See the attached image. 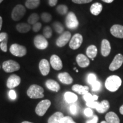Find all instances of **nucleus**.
I'll return each mask as SVG.
<instances>
[{
    "label": "nucleus",
    "instance_id": "b1692460",
    "mask_svg": "<svg viewBox=\"0 0 123 123\" xmlns=\"http://www.w3.org/2000/svg\"><path fill=\"white\" fill-rule=\"evenodd\" d=\"M64 115L61 112H56L52 115L48 120V123H59Z\"/></svg>",
    "mask_w": 123,
    "mask_h": 123
},
{
    "label": "nucleus",
    "instance_id": "c756f323",
    "mask_svg": "<svg viewBox=\"0 0 123 123\" xmlns=\"http://www.w3.org/2000/svg\"><path fill=\"white\" fill-rule=\"evenodd\" d=\"M39 19V16L36 13H33L32 14H31L29 17L27 21L29 25H34L36 24L37 22H38V20Z\"/></svg>",
    "mask_w": 123,
    "mask_h": 123
},
{
    "label": "nucleus",
    "instance_id": "c85d7f7f",
    "mask_svg": "<svg viewBox=\"0 0 123 123\" xmlns=\"http://www.w3.org/2000/svg\"><path fill=\"white\" fill-rule=\"evenodd\" d=\"M83 99L86 101V103L91 102V101H96L98 99V96L96 95H92L91 93L88 92V93L83 95Z\"/></svg>",
    "mask_w": 123,
    "mask_h": 123
},
{
    "label": "nucleus",
    "instance_id": "4468645a",
    "mask_svg": "<svg viewBox=\"0 0 123 123\" xmlns=\"http://www.w3.org/2000/svg\"><path fill=\"white\" fill-rule=\"evenodd\" d=\"M39 68L42 75L43 76H46L49 74L50 70V63L47 59H42L39 62Z\"/></svg>",
    "mask_w": 123,
    "mask_h": 123
},
{
    "label": "nucleus",
    "instance_id": "f8f14e48",
    "mask_svg": "<svg viewBox=\"0 0 123 123\" xmlns=\"http://www.w3.org/2000/svg\"><path fill=\"white\" fill-rule=\"evenodd\" d=\"M21 78L18 75L15 74L10 75L7 80L6 86L7 88L13 89L17 87L21 83Z\"/></svg>",
    "mask_w": 123,
    "mask_h": 123
},
{
    "label": "nucleus",
    "instance_id": "f704fd0d",
    "mask_svg": "<svg viewBox=\"0 0 123 123\" xmlns=\"http://www.w3.org/2000/svg\"><path fill=\"white\" fill-rule=\"evenodd\" d=\"M87 82L91 85V84H93L95 81L97 80L96 75H95V74H93V73L89 74L88 76H87Z\"/></svg>",
    "mask_w": 123,
    "mask_h": 123
},
{
    "label": "nucleus",
    "instance_id": "4d7b16f0",
    "mask_svg": "<svg viewBox=\"0 0 123 123\" xmlns=\"http://www.w3.org/2000/svg\"><path fill=\"white\" fill-rule=\"evenodd\" d=\"M0 67H1V66H0Z\"/></svg>",
    "mask_w": 123,
    "mask_h": 123
},
{
    "label": "nucleus",
    "instance_id": "1a4fd4ad",
    "mask_svg": "<svg viewBox=\"0 0 123 123\" xmlns=\"http://www.w3.org/2000/svg\"><path fill=\"white\" fill-rule=\"evenodd\" d=\"M83 41V36L80 34H75L70 39L69 46L73 50H76L79 49Z\"/></svg>",
    "mask_w": 123,
    "mask_h": 123
},
{
    "label": "nucleus",
    "instance_id": "423d86ee",
    "mask_svg": "<svg viewBox=\"0 0 123 123\" xmlns=\"http://www.w3.org/2000/svg\"><path fill=\"white\" fill-rule=\"evenodd\" d=\"M26 13V9L22 5H17L13 9L12 13V18L14 21H18L24 17Z\"/></svg>",
    "mask_w": 123,
    "mask_h": 123
},
{
    "label": "nucleus",
    "instance_id": "e433bc0d",
    "mask_svg": "<svg viewBox=\"0 0 123 123\" xmlns=\"http://www.w3.org/2000/svg\"><path fill=\"white\" fill-rule=\"evenodd\" d=\"M92 85V90L93 91H98L100 90V89L101 88V83L99 81L96 80L95 81L93 84H91Z\"/></svg>",
    "mask_w": 123,
    "mask_h": 123
},
{
    "label": "nucleus",
    "instance_id": "603ef678",
    "mask_svg": "<svg viewBox=\"0 0 123 123\" xmlns=\"http://www.w3.org/2000/svg\"><path fill=\"white\" fill-rule=\"evenodd\" d=\"M22 123H33L29 122V121H24V122H22Z\"/></svg>",
    "mask_w": 123,
    "mask_h": 123
},
{
    "label": "nucleus",
    "instance_id": "72a5a7b5",
    "mask_svg": "<svg viewBox=\"0 0 123 123\" xmlns=\"http://www.w3.org/2000/svg\"><path fill=\"white\" fill-rule=\"evenodd\" d=\"M41 18H42V21L46 23H48L50 22L52 19V16L50 14L48 13H43L41 15Z\"/></svg>",
    "mask_w": 123,
    "mask_h": 123
},
{
    "label": "nucleus",
    "instance_id": "412c9836",
    "mask_svg": "<svg viewBox=\"0 0 123 123\" xmlns=\"http://www.w3.org/2000/svg\"><path fill=\"white\" fill-rule=\"evenodd\" d=\"M106 121L108 123H120V119L115 112H110L105 116Z\"/></svg>",
    "mask_w": 123,
    "mask_h": 123
},
{
    "label": "nucleus",
    "instance_id": "9b49d317",
    "mask_svg": "<svg viewBox=\"0 0 123 123\" xmlns=\"http://www.w3.org/2000/svg\"><path fill=\"white\" fill-rule=\"evenodd\" d=\"M123 63V56L121 54H117L115 57L113 59V61L111 63L109 67L110 70L113 71L117 70L120 68V67L122 66Z\"/></svg>",
    "mask_w": 123,
    "mask_h": 123
},
{
    "label": "nucleus",
    "instance_id": "a211bd4d",
    "mask_svg": "<svg viewBox=\"0 0 123 123\" xmlns=\"http://www.w3.org/2000/svg\"><path fill=\"white\" fill-rule=\"evenodd\" d=\"M58 79L62 83L65 84H71L73 82V79L70 75L67 73H62L58 74Z\"/></svg>",
    "mask_w": 123,
    "mask_h": 123
},
{
    "label": "nucleus",
    "instance_id": "8fccbe9b",
    "mask_svg": "<svg viewBox=\"0 0 123 123\" xmlns=\"http://www.w3.org/2000/svg\"><path fill=\"white\" fill-rule=\"evenodd\" d=\"M2 18L0 16V30H1V28H2Z\"/></svg>",
    "mask_w": 123,
    "mask_h": 123
},
{
    "label": "nucleus",
    "instance_id": "c9c22d12",
    "mask_svg": "<svg viewBox=\"0 0 123 123\" xmlns=\"http://www.w3.org/2000/svg\"><path fill=\"white\" fill-rule=\"evenodd\" d=\"M70 111L71 113V114L74 115H76L78 113V111H79V106L77 104L73 103V104L70 105Z\"/></svg>",
    "mask_w": 123,
    "mask_h": 123
},
{
    "label": "nucleus",
    "instance_id": "393cba45",
    "mask_svg": "<svg viewBox=\"0 0 123 123\" xmlns=\"http://www.w3.org/2000/svg\"><path fill=\"white\" fill-rule=\"evenodd\" d=\"M98 54V49L95 45H90L87 47L86 50V54L88 58L91 59H94Z\"/></svg>",
    "mask_w": 123,
    "mask_h": 123
},
{
    "label": "nucleus",
    "instance_id": "f3484780",
    "mask_svg": "<svg viewBox=\"0 0 123 123\" xmlns=\"http://www.w3.org/2000/svg\"><path fill=\"white\" fill-rule=\"evenodd\" d=\"M111 47L110 43L107 39H103L101 42V53L103 56H108L110 54Z\"/></svg>",
    "mask_w": 123,
    "mask_h": 123
},
{
    "label": "nucleus",
    "instance_id": "49530a36",
    "mask_svg": "<svg viewBox=\"0 0 123 123\" xmlns=\"http://www.w3.org/2000/svg\"><path fill=\"white\" fill-rule=\"evenodd\" d=\"M7 38H8V35L6 33L3 32V33H0V42H1Z\"/></svg>",
    "mask_w": 123,
    "mask_h": 123
},
{
    "label": "nucleus",
    "instance_id": "de8ad7c7",
    "mask_svg": "<svg viewBox=\"0 0 123 123\" xmlns=\"http://www.w3.org/2000/svg\"><path fill=\"white\" fill-rule=\"evenodd\" d=\"M58 2V0H49V4L50 6H55Z\"/></svg>",
    "mask_w": 123,
    "mask_h": 123
},
{
    "label": "nucleus",
    "instance_id": "37998d69",
    "mask_svg": "<svg viewBox=\"0 0 123 123\" xmlns=\"http://www.w3.org/2000/svg\"><path fill=\"white\" fill-rule=\"evenodd\" d=\"M72 1L75 4H88L92 1V0H72Z\"/></svg>",
    "mask_w": 123,
    "mask_h": 123
},
{
    "label": "nucleus",
    "instance_id": "5701e85b",
    "mask_svg": "<svg viewBox=\"0 0 123 123\" xmlns=\"http://www.w3.org/2000/svg\"><path fill=\"white\" fill-rule=\"evenodd\" d=\"M64 99L68 103H74L78 100V96L71 92H66L64 95Z\"/></svg>",
    "mask_w": 123,
    "mask_h": 123
},
{
    "label": "nucleus",
    "instance_id": "5fc2aeb1",
    "mask_svg": "<svg viewBox=\"0 0 123 123\" xmlns=\"http://www.w3.org/2000/svg\"><path fill=\"white\" fill-rule=\"evenodd\" d=\"M3 1H4V0H0V4H1V2H2Z\"/></svg>",
    "mask_w": 123,
    "mask_h": 123
},
{
    "label": "nucleus",
    "instance_id": "6e6d98bb",
    "mask_svg": "<svg viewBox=\"0 0 123 123\" xmlns=\"http://www.w3.org/2000/svg\"><path fill=\"white\" fill-rule=\"evenodd\" d=\"M76 73H78V70H76Z\"/></svg>",
    "mask_w": 123,
    "mask_h": 123
},
{
    "label": "nucleus",
    "instance_id": "4c0bfd02",
    "mask_svg": "<svg viewBox=\"0 0 123 123\" xmlns=\"http://www.w3.org/2000/svg\"><path fill=\"white\" fill-rule=\"evenodd\" d=\"M100 104V103L96 101H91V102H87L86 103V105L88 107L90 108H94V109H98L99 107Z\"/></svg>",
    "mask_w": 123,
    "mask_h": 123
},
{
    "label": "nucleus",
    "instance_id": "9d476101",
    "mask_svg": "<svg viewBox=\"0 0 123 123\" xmlns=\"http://www.w3.org/2000/svg\"><path fill=\"white\" fill-rule=\"evenodd\" d=\"M71 34L70 31H67L64 32L56 40V45L59 47H62L66 46V44L71 39Z\"/></svg>",
    "mask_w": 123,
    "mask_h": 123
},
{
    "label": "nucleus",
    "instance_id": "4be33fe9",
    "mask_svg": "<svg viewBox=\"0 0 123 123\" xmlns=\"http://www.w3.org/2000/svg\"><path fill=\"white\" fill-rule=\"evenodd\" d=\"M103 6L100 3L96 2L93 4L90 7V12L94 15H98L102 11Z\"/></svg>",
    "mask_w": 123,
    "mask_h": 123
},
{
    "label": "nucleus",
    "instance_id": "473e14b6",
    "mask_svg": "<svg viewBox=\"0 0 123 123\" xmlns=\"http://www.w3.org/2000/svg\"><path fill=\"white\" fill-rule=\"evenodd\" d=\"M43 36L46 38H50L52 36V34H53V32H52V30L51 29L50 27L49 26H46L43 29Z\"/></svg>",
    "mask_w": 123,
    "mask_h": 123
},
{
    "label": "nucleus",
    "instance_id": "ddd939ff",
    "mask_svg": "<svg viewBox=\"0 0 123 123\" xmlns=\"http://www.w3.org/2000/svg\"><path fill=\"white\" fill-rule=\"evenodd\" d=\"M50 64L55 70H61L63 67V63L61 58L58 55H53L50 58Z\"/></svg>",
    "mask_w": 123,
    "mask_h": 123
},
{
    "label": "nucleus",
    "instance_id": "20e7f679",
    "mask_svg": "<svg viewBox=\"0 0 123 123\" xmlns=\"http://www.w3.org/2000/svg\"><path fill=\"white\" fill-rule=\"evenodd\" d=\"M2 68L6 73H10L19 70L20 69V66L16 61L13 60H8L3 62Z\"/></svg>",
    "mask_w": 123,
    "mask_h": 123
},
{
    "label": "nucleus",
    "instance_id": "bb28decb",
    "mask_svg": "<svg viewBox=\"0 0 123 123\" xmlns=\"http://www.w3.org/2000/svg\"><path fill=\"white\" fill-rule=\"evenodd\" d=\"M110 103L108 102V100H104L101 101V103H100L99 107H98V109H96V111L98 112H99V113H103L107 111L110 108Z\"/></svg>",
    "mask_w": 123,
    "mask_h": 123
},
{
    "label": "nucleus",
    "instance_id": "f03ea898",
    "mask_svg": "<svg viewBox=\"0 0 123 123\" xmlns=\"http://www.w3.org/2000/svg\"><path fill=\"white\" fill-rule=\"evenodd\" d=\"M44 90L41 86L33 84L27 91V95L31 99H39L44 97Z\"/></svg>",
    "mask_w": 123,
    "mask_h": 123
},
{
    "label": "nucleus",
    "instance_id": "6e6552de",
    "mask_svg": "<svg viewBox=\"0 0 123 123\" xmlns=\"http://www.w3.org/2000/svg\"><path fill=\"white\" fill-rule=\"evenodd\" d=\"M34 43L37 49L39 50H44L48 47L49 43L46 38L42 35H37L34 37Z\"/></svg>",
    "mask_w": 123,
    "mask_h": 123
},
{
    "label": "nucleus",
    "instance_id": "a18cd8bd",
    "mask_svg": "<svg viewBox=\"0 0 123 123\" xmlns=\"http://www.w3.org/2000/svg\"><path fill=\"white\" fill-rule=\"evenodd\" d=\"M98 117L96 115H94L92 117V119L86 121V123H98Z\"/></svg>",
    "mask_w": 123,
    "mask_h": 123
},
{
    "label": "nucleus",
    "instance_id": "dca6fc26",
    "mask_svg": "<svg viewBox=\"0 0 123 123\" xmlns=\"http://www.w3.org/2000/svg\"><path fill=\"white\" fill-rule=\"evenodd\" d=\"M76 61L78 65L82 68L88 67L90 63L88 58L86 55L82 54H80L77 55Z\"/></svg>",
    "mask_w": 123,
    "mask_h": 123
},
{
    "label": "nucleus",
    "instance_id": "f257e3e1",
    "mask_svg": "<svg viewBox=\"0 0 123 123\" xmlns=\"http://www.w3.org/2000/svg\"><path fill=\"white\" fill-rule=\"evenodd\" d=\"M122 83L121 78L117 75H111L106 79L105 86L111 92H115L120 88Z\"/></svg>",
    "mask_w": 123,
    "mask_h": 123
},
{
    "label": "nucleus",
    "instance_id": "7c9ffc66",
    "mask_svg": "<svg viewBox=\"0 0 123 123\" xmlns=\"http://www.w3.org/2000/svg\"><path fill=\"white\" fill-rule=\"evenodd\" d=\"M56 10L61 15H64L68 12V7L64 5H60L56 7Z\"/></svg>",
    "mask_w": 123,
    "mask_h": 123
},
{
    "label": "nucleus",
    "instance_id": "3c124183",
    "mask_svg": "<svg viewBox=\"0 0 123 123\" xmlns=\"http://www.w3.org/2000/svg\"><path fill=\"white\" fill-rule=\"evenodd\" d=\"M120 113L121 115H123V105H121L120 108Z\"/></svg>",
    "mask_w": 123,
    "mask_h": 123
},
{
    "label": "nucleus",
    "instance_id": "c03bdc74",
    "mask_svg": "<svg viewBox=\"0 0 123 123\" xmlns=\"http://www.w3.org/2000/svg\"><path fill=\"white\" fill-rule=\"evenodd\" d=\"M9 98L12 100H15L17 98V95L15 93V91L13 90H11L9 92Z\"/></svg>",
    "mask_w": 123,
    "mask_h": 123
},
{
    "label": "nucleus",
    "instance_id": "79ce46f5",
    "mask_svg": "<svg viewBox=\"0 0 123 123\" xmlns=\"http://www.w3.org/2000/svg\"><path fill=\"white\" fill-rule=\"evenodd\" d=\"M84 113L87 117H91L93 116V111L90 108H86L84 111Z\"/></svg>",
    "mask_w": 123,
    "mask_h": 123
},
{
    "label": "nucleus",
    "instance_id": "58836bf2",
    "mask_svg": "<svg viewBox=\"0 0 123 123\" xmlns=\"http://www.w3.org/2000/svg\"><path fill=\"white\" fill-rule=\"evenodd\" d=\"M7 41H8V38H6L5 39H4V41H2L0 44V48H1V50L4 52H6L7 50Z\"/></svg>",
    "mask_w": 123,
    "mask_h": 123
},
{
    "label": "nucleus",
    "instance_id": "a878e982",
    "mask_svg": "<svg viewBox=\"0 0 123 123\" xmlns=\"http://www.w3.org/2000/svg\"><path fill=\"white\" fill-rule=\"evenodd\" d=\"M16 29L18 32L21 33H26L31 29V26L26 23H20L17 25Z\"/></svg>",
    "mask_w": 123,
    "mask_h": 123
},
{
    "label": "nucleus",
    "instance_id": "cd10ccee",
    "mask_svg": "<svg viewBox=\"0 0 123 123\" xmlns=\"http://www.w3.org/2000/svg\"><path fill=\"white\" fill-rule=\"evenodd\" d=\"M40 5V0H27L25 6L27 9H34L37 8Z\"/></svg>",
    "mask_w": 123,
    "mask_h": 123
},
{
    "label": "nucleus",
    "instance_id": "a19ab883",
    "mask_svg": "<svg viewBox=\"0 0 123 123\" xmlns=\"http://www.w3.org/2000/svg\"><path fill=\"white\" fill-rule=\"evenodd\" d=\"M41 27H42V24L40 22H37L36 24L33 25V30L34 32H38L41 30Z\"/></svg>",
    "mask_w": 123,
    "mask_h": 123
},
{
    "label": "nucleus",
    "instance_id": "2eb2a0df",
    "mask_svg": "<svg viewBox=\"0 0 123 123\" xmlns=\"http://www.w3.org/2000/svg\"><path fill=\"white\" fill-rule=\"evenodd\" d=\"M111 34L115 37L123 38V26L120 25H114L110 30Z\"/></svg>",
    "mask_w": 123,
    "mask_h": 123
},
{
    "label": "nucleus",
    "instance_id": "09e8293b",
    "mask_svg": "<svg viewBox=\"0 0 123 123\" xmlns=\"http://www.w3.org/2000/svg\"><path fill=\"white\" fill-rule=\"evenodd\" d=\"M105 3H108V4H110V3H112L114 0H102Z\"/></svg>",
    "mask_w": 123,
    "mask_h": 123
},
{
    "label": "nucleus",
    "instance_id": "864d4df0",
    "mask_svg": "<svg viewBox=\"0 0 123 123\" xmlns=\"http://www.w3.org/2000/svg\"><path fill=\"white\" fill-rule=\"evenodd\" d=\"M101 123H108L107 122V121H101Z\"/></svg>",
    "mask_w": 123,
    "mask_h": 123
},
{
    "label": "nucleus",
    "instance_id": "6ab92c4d",
    "mask_svg": "<svg viewBox=\"0 0 123 123\" xmlns=\"http://www.w3.org/2000/svg\"><path fill=\"white\" fill-rule=\"evenodd\" d=\"M46 86L47 88L54 92H58L60 90V86L57 81L53 79H49L46 81Z\"/></svg>",
    "mask_w": 123,
    "mask_h": 123
},
{
    "label": "nucleus",
    "instance_id": "0eeeda50",
    "mask_svg": "<svg viewBox=\"0 0 123 123\" xmlns=\"http://www.w3.org/2000/svg\"><path fill=\"white\" fill-rule=\"evenodd\" d=\"M51 105V101L48 99L40 101L35 108V112L38 116H43Z\"/></svg>",
    "mask_w": 123,
    "mask_h": 123
},
{
    "label": "nucleus",
    "instance_id": "7ed1b4c3",
    "mask_svg": "<svg viewBox=\"0 0 123 123\" xmlns=\"http://www.w3.org/2000/svg\"><path fill=\"white\" fill-rule=\"evenodd\" d=\"M66 26L71 30H75L79 26V21L73 12H69L66 18Z\"/></svg>",
    "mask_w": 123,
    "mask_h": 123
},
{
    "label": "nucleus",
    "instance_id": "aec40b11",
    "mask_svg": "<svg viewBox=\"0 0 123 123\" xmlns=\"http://www.w3.org/2000/svg\"><path fill=\"white\" fill-rule=\"evenodd\" d=\"M72 90L80 95H84L88 93L89 88L87 86H83L79 84H75L72 87Z\"/></svg>",
    "mask_w": 123,
    "mask_h": 123
},
{
    "label": "nucleus",
    "instance_id": "ea45409f",
    "mask_svg": "<svg viewBox=\"0 0 123 123\" xmlns=\"http://www.w3.org/2000/svg\"><path fill=\"white\" fill-rule=\"evenodd\" d=\"M59 123H76L70 116L63 117Z\"/></svg>",
    "mask_w": 123,
    "mask_h": 123
},
{
    "label": "nucleus",
    "instance_id": "2f4dec72",
    "mask_svg": "<svg viewBox=\"0 0 123 123\" xmlns=\"http://www.w3.org/2000/svg\"><path fill=\"white\" fill-rule=\"evenodd\" d=\"M53 27L55 31L58 34H62L64 30V27L60 22H55L53 24Z\"/></svg>",
    "mask_w": 123,
    "mask_h": 123
},
{
    "label": "nucleus",
    "instance_id": "39448f33",
    "mask_svg": "<svg viewBox=\"0 0 123 123\" xmlns=\"http://www.w3.org/2000/svg\"><path fill=\"white\" fill-rule=\"evenodd\" d=\"M10 52L12 55L18 57H22L27 54L26 48L19 44H13L10 47Z\"/></svg>",
    "mask_w": 123,
    "mask_h": 123
}]
</instances>
